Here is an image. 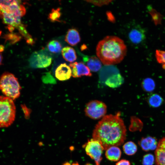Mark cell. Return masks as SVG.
Instances as JSON below:
<instances>
[{"mask_svg": "<svg viewBox=\"0 0 165 165\" xmlns=\"http://www.w3.org/2000/svg\"><path fill=\"white\" fill-rule=\"evenodd\" d=\"M120 113L104 116L97 124L92 134L93 139L98 141L104 150L122 144L126 139L127 130Z\"/></svg>", "mask_w": 165, "mask_h": 165, "instance_id": "obj_1", "label": "cell"}, {"mask_svg": "<svg viewBox=\"0 0 165 165\" xmlns=\"http://www.w3.org/2000/svg\"><path fill=\"white\" fill-rule=\"evenodd\" d=\"M127 51V47L123 40L114 36L105 37L98 42L96 47L97 57L106 65L120 63L126 56Z\"/></svg>", "mask_w": 165, "mask_h": 165, "instance_id": "obj_2", "label": "cell"}, {"mask_svg": "<svg viewBox=\"0 0 165 165\" xmlns=\"http://www.w3.org/2000/svg\"><path fill=\"white\" fill-rule=\"evenodd\" d=\"M26 13V9L21 4L20 1L12 0L6 6L0 9V17L4 23L7 25L9 31H13L16 28L18 30L24 24L21 17Z\"/></svg>", "mask_w": 165, "mask_h": 165, "instance_id": "obj_3", "label": "cell"}, {"mask_svg": "<svg viewBox=\"0 0 165 165\" xmlns=\"http://www.w3.org/2000/svg\"><path fill=\"white\" fill-rule=\"evenodd\" d=\"M21 87L17 79L12 74L5 72L0 78V90L6 97L13 100L19 97Z\"/></svg>", "mask_w": 165, "mask_h": 165, "instance_id": "obj_4", "label": "cell"}, {"mask_svg": "<svg viewBox=\"0 0 165 165\" xmlns=\"http://www.w3.org/2000/svg\"><path fill=\"white\" fill-rule=\"evenodd\" d=\"M16 107L13 100L4 96H0V127H7L15 120Z\"/></svg>", "mask_w": 165, "mask_h": 165, "instance_id": "obj_5", "label": "cell"}, {"mask_svg": "<svg viewBox=\"0 0 165 165\" xmlns=\"http://www.w3.org/2000/svg\"><path fill=\"white\" fill-rule=\"evenodd\" d=\"M107 107L102 101L94 100L86 105L84 112L85 115L94 119H97L103 118L107 112Z\"/></svg>", "mask_w": 165, "mask_h": 165, "instance_id": "obj_6", "label": "cell"}, {"mask_svg": "<svg viewBox=\"0 0 165 165\" xmlns=\"http://www.w3.org/2000/svg\"><path fill=\"white\" fill-rule=\"evenodd\" d=\"M52 61L51 57L43 50L34 52L29 60L30 66L34 68L47 67L50 65Z\"/></svg>", "mask_w": 165, "mask_h": 165, "instance_id": "obj_7", "label": "cell"}, {"mask_svg": "<svg viewBox=\"0 0 165 165\" xmlns=\"http://www.w3.org/2000/svg\"><path fill=\"white\" fill-rule=\"evenodd\" d=\"M83 147L86 154L94 160L95 165H100L102 159V155L104 150L101 144L93 138L88 140Z\"/></svg>", "mask_w": 165, "mask_h": 165, "instance_id": "obj_8", "label": "cell"}, {"mask_svg": "<svg viewBox=\"0 0 165 165\" xmlns=\"http://www.w3.org/2000/svg\"><path fill=\"white\" fill-rule=\"evenodd\" d=\"M128 37L129 41L131 43L135 45L140 44L145 40V31L140 26L137 25L129 31Z\"/></svg>", "mask_w": 165, "mask_h": 165, "instance_id": "obj_9", "label": "cell"}, {"mask_svg": "<svg viewBox=\"0 0 165 165\" xmlns=\"http://www.w3.org/2000/svg\"><path fill=\"white\" fill-rule=\"evenodd\" d=\"M69 66L72 68V76L74 78L90 76L92 75L89 68L82 62L71 63Z\"/></svg>", "mask_w": 165, "mask_h": 165, "instance_id": "obj_10", "label": "cell"}, {"mask_svg": "<svg viewBox=\"0 0 165 165\" xmlns=\"http://www.w3.org/2000/svg\"><path fill=\"white\" fill-rule=\"evenodd\" d=\"M156 165H165V138L158 142L155 152Z\"/></svg>", "mask_w": 165, "mask_h": 165, "instance_id": "obj_11", "label": "cell"}, {"mask_svg": "<svg viewBox=\"0 0 165 165\" xmlns=\"http://www.w3.org/2000/svg\"><path fill=\"white\" fill-rule=\"evenodd\" d=\"M55 75L59 80H67L72 76L71 69L70 67L66 64H61L56 68L55 72Z\"/></svg>", "mask_w": 165, "mask_h": 165, "instance_id": "obj_12", "label": "cell"}, {"mask_svg": "<svg viewBox=\"0 0 165 165\" xmlns=\"http://www.w3.org/2000/svg\"><path fill=\"white\" fill-rule=\"evenodd\" d=\"M138 143L142 149L147 152L156 149L158 142L155 138L148 136L142 138Z\"/></svg>", "mask_w": 165, "mask_h": 165, "instance_id": "obj_13", "label": "cell"}, {"mask_svg": "<svg viewBox=\"0 0 165 165\" xmlns=\"http://www.w3.org/2000/svg\"><path fill=\"white\" fill-rule=\"evenodd\" d=\"M83 60L90 71L97 72L99 71L101 68V61L96 56H85L83 57Z\"/></svg>", "mask_w": 165, "mask_h": 165, "instance_id": "obj_14", "label": "cell"}, {"mask_svg": "<svg viewBox=\"0 0 165 165\" xmlns=\"http://www.w3.org/2000/svg\"><path fill=\"white\" fill-rule=\"evenodd\" d=\"M80 40L79 32L75 28L69 29L65 38V41L72 46H74L80 42Z\"/></svg>", "mask_w": 165, "mask_h": 165, "instance_id": "obj_15", "label": "cell"}, {"mask_svg": "<svg viewBox=\"0 0 165 165\" xmlns=\"http://www.w3.org/2000/svg\"><path fill=\"white\" fill-rule=\"evenodd\" d=\"M121 152L118 147L113 146L108 148L106 151L105 155L109 160L113 161H118L120 158Z\"/></svg>", "mask_w": 165, "mask_h": 165, "instance_id": "obj_16", "label": "cell"}, {"mask_svg": "<svg viewBox=\"0 0 165 165\" xmlns=\"http://www.w3.org/2000/svg\"><path fill=\"white\" fill-rule=\"evenodd\" d=\"M61 53L63 57L67 61L73 63L77 59L75 51L72 47L66 46L63 48Z\"/></svg>", "mask_w": 165, "mask_h": 165, "instance_id": "obj_17", "label": "cell"}, {"mask_svg": "<svg viewBox=\"0 0 165 165\" xmlns=\"http://www.w3.org/2000/svg\"><path fill=\"white\" fill-rule=\"evenodd\" d=\"M123 79L119 74L112 75L107 79L105 82L106 85L112 88L117 87L123 82Z\"/></svg>", "mask_w": 165, "mask_h": 165, "instance_id": "obj_18", "label": "cell"}, {"mask_svg": "<svg viewBox=\"0 0 165 165\" xmlns=\"http://www.w3.org/2000/svg\"><path fill=\"white\" fill-rule=\"evenodd\" d=\"M148 105L153 108H157L162 105L164 100L162 97L157 94H154L149 95L147 99Z\"/></svg>", "mask_w": 165, "mask_h": 165, "instance_id": "obj_19", "label": "cell"}, {"mask_svg": "<svg viewBox=\"0 0 165 165\" xmlns=\"http://www.w3.org/2000/svg\"><path fill=\"white\" fill-rule=\"evenodd\" d=\"M147 8L155 24L157 25L160 24L163 16L150 5L148 6Z\"/></svg>", "mask_w": 165, "mask_h": 165, "instance_id": "obj_20", "label": "cell"}, {"mask_svg": "<svg viewBox=\"0 0 165 165\" xmlns=\"http://www.w3.org/2000/svg\"><path fill=\"white\" fill-rule=\"evenodd\" d=\"M143 127V123L138 118L132 116L131 118V124L130 126V130L132 131L137 130L141 131Z\"/></svg>", "mask_w": 165, "mask_h": 165, "instance_id": "obj_21", "label": "cell"}, {"mask_svg": "<svg viewBox=\"0 0 165 165\" xmlns=\"http://www.w3.org/2000/svg\"><path fill=\"white\" fill-rule=\"evenodd\" d=\"M123 149L126 154L132 155L135 154L137 151V146L132 141H128L123 145Z\"/></svg>", "mask_w": 165, "mask_h": 165, "instance_id": "obj_22", "label": "cell"}, {"mask_svg": "<svg viewBox=\"0 0 165 165\" xmlns=\"http://www.w3.org/2000/svg\"><path fill=\"white\" fill-rule=\"evenodd\" d=\"M141 86L144 90L147 92L153 91L155 87L154 81L151 78L145 79L142 82Z\"/></svg>", "mask_w": 165, "mask_h": 165, "instance_id": "obj_23", "label": "cell"}, {"mask_svg": "<svg viewBox=\"0 0 165 165\" xmlns=\"http://www.w3.org/2000/svg\"><path fill=\"white\" fill-rule=\"evenodd\" d=\"M49 50L53 53H57L61 50L62 46L60 42L56 40L50 41L47 45Z\"/></svg>", "mask_w": 165, "mask_h": 165, "instance_id": "obj_24", "label": "cell"}, {"mask_svg": "<svg viewBox=\"0 0 165 165\" xmlns=\"http://www.w3.org/2000/svg\"><path fill=\"white\" fill-rule=\"evenodd\" d=\"M155 56L157 62L161 64L163 68L165 69V51L156 50Z\"/></svg>", "mask_w": 165, "mask_h": 165, "instance_id": "obj_25", "label": "cell"}, {"mask_svg": "<svg viewBox=\"0 0 165 165\" xmlns=\"http://www.w3.org/2000/svg\"><path fill=\"white\" fill-rule=\"evenodd\" d=\"M61 16L60 9H53L48 15V18L52 22L58 21Z\"/></svg>", "mask_w": 165, "mask_h": 165, "instance_id": "obj_26", "label": "cell"}, {"mask_svg": "<svg viewBox=\"0 0 165 165\" xmlns=\"http://www.w3.org/2000/svg\"><path fill=\"white\" fill-rule=\"evenodd\" d=\"M154 161V157L151 154L145 155L143 159V165H153Z\"/></svg>", "mask_w": 165, "mask_h": 165, "instance_id": "obj_27", "label": "cell"}, {"mask_svg": "<svg viewBox=\"0 0 165 165\" xmlns=\"http://www.w3.org/2000/svg\"><path fill=\"white\" fill-rule=\"evenodd\" d=\"M21 106L24 114L25 117L26 119H29L31 112V110L25 105H21Z\"/></svg>", "mask_w": 165, "mask_h": 165, "instance_id": "obj_28", "label": "cell"}, {"mask_svg": "<svg viewBox=\"0 0 165 165\" xmlns=\"http://www.w3.org/2000/svg\"><path fill=\"white\" fill-rule=\"evenodd\" d=\"M89 2H91L95 5L98 6H101L103 5L108 4L110 2H111V1H101V2H99V1H89Z\"/></svg>", "mask_w": 165, "mask_h": 165, "instance_id": "obj_29", "label": "cell"}, {"mask_svg": "<svg viewBox=\"0 0 165 165\" xmlns=\"http://www.w3.org/2000/svg\"><path fill=\"white\" fill-rule=\"evenodd\" d=\"M116 165H130V163L127 160H122L116 163Z\"/></svg>", "mask_w": 165, "mask_h": 165, "instance_id": "obj_30", "label": "cell"}, {"mask_svg": "<svg viewBox=\"0 0 165 165\" xmlns=\"http://www.w3.org/2000/svg\"><path fill=\"white\" fill-rule=\"evenodd\" d=\"M46 76V77L45 76L43 78V81H45V82H48V79H49L51 83H53V82H55V81H53V78L50 74H48Z\"/></svg>", "mask_w": 165, "mask_h": 165, "instance_id": "obj_31", "label": "cell"}, {"mask_svg": "<svg viewBox=\"0 0 165 165\" xmlns=\"http://www.w3.org/2000/svg\"><path fill=\"white\" fill-rule=\"evenodd\" d=\"M4 46L2 45H0V52L3 51L4 50Z\"/></svg>", "mask_w": 165, "mask_h": 165, "instance_id": "obj_32", "label": "cell"}, {"mask_svg": "<svg viewBox=\"0 0 165 165\" xmlns=\"http://www.w3.org/2000/svg\"><path fill=\"white\" fill-rule=\"evenodd\" d=\"M2 54H1V53H0V65L2 64Z\"/></svg>", "mask_w": 165, "mask_h": 165, "instance_id": "obj_33", "label": "cell"}, {"mask_svg": "<svg viewBox=\"0 0 165 165\" xmlns=\"http://www.w3.org/2000/svg\"><path fill=\"white\" fill-rule=\"evenodd\" d=\"M64 165H71V164L69 163H67L64 164Z\"/></svg>", "mask_w": 165, "mask_h": 165, "instance_id": "obj_34", "label": "cell"}, {"mask_svg": "<svg viewBox=\"0 0 165 165\" xmlns=\"http://www.w3.org/2000/svg\"><path fill=\"white\" fill-rule=\"evenodd\" d=\"M85 165H92L90 163H87Z\"/></svg>", "mask_w": 165, "mask_h": 165, "instance_id": "obj_35", "label": "cell"}, {"mask_svg": "<svg viewBox=\"0 0 165 165\" xmlns=\"http://www.w3.org/2000/svg\"><path fill=\"white\" fill-rule=\"evenodd\" d=\"M1 31H0V36L1 35Z\"/></svg>", "mask_w": 165, "mask_h": 165, "instance_id": "obj_36", "label": "cell"}]
</instances>
